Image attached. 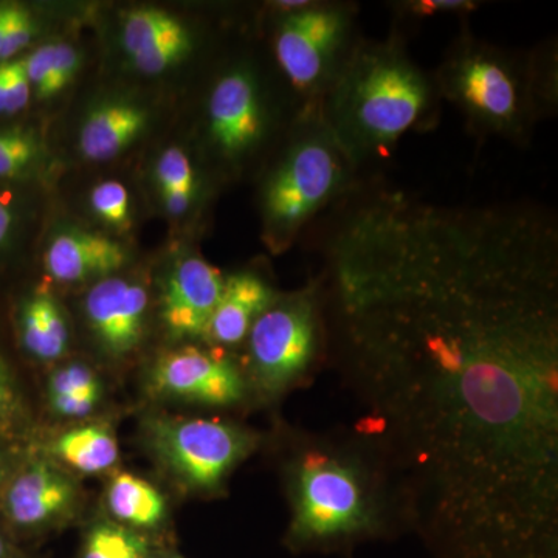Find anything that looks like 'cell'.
Returning <instances> with one entry per match:
<instances>
[{
    "mask_svg": "<svg viewBox=\"0 0 558 558\" xmlns=\"http://www.w3.org/2000/svg\"><path fill=\"white\" fill-rule=\"evenodd\" d=\"M330 354L432 558H558V222L400 194L319 264Z\"/></svg>",
    "mask_w": 558,
    "mask_h": 558,
    "instance_id": "1",
    "label": "cell"
},
{
    "mask_svg": "<svg viewBox=\"0 0 558 558\" xmlns=\"http://www.w3.org/2000/svg\"><path fill=\"white\" fill-rule=\"evenodd\" d=\"M295 554H351L409 534L402 497L387 459L355 429L303 433L286 462Z\"/></svg>",
    "mask_w": 558,
    "mask_h": 558,
    "instance_id": "2",
    "label": "cell"
},
{
    "mask_svg": "<svg viewBox=\"0 0 558 558\" xmlns=\"http://www.w3.org/2000/svg\"><path fill=\"white\" fill-rule=\"evenodd\" d=\"M442 97L435 72L411 57L407 33L360 36L319 102V113L360 171L388 159L403 135L432 131Z\"/></svg>",
    "mask_w": 558,
    "mask_h": 558,
    "instance_id": "3",
    "label": "cell"
},
{
    "mask_svg": "<svg viewBox=\"0 0 558 558\" xmlns=\"http://www.w3.org/2000/svg\"><path fill=\"white\" fill-rule=\"evenodd\" d=\"M435 72L450 102L475 137L527 146L543 120L558 109L557 44L513 50L478 38L461 21Z\"/></svg>",
    "mask_w": 558,
    "mask_h": 558,
    "instance_id": "4",
    "label": "cell"
},
{
    "mask_svg": "<svg viewBox=\"0 0 558 558\" xmlns=\"http://www.w3.org/2000/svg\"><path fill=\"white\" fill-rule=\"evenodd\" d=\"M365 179L323 120L319 108L299 113L260 182L259 209L267 245L274 252L289 248L307 226Z\"/></svg>",
    "mask_w": 558,
    "mask_h": 558,
    "instance_id": "5",
    "label": "cell"
},
{
    "mask_svg": "<svg viewBox=\"0 0 558 558\" xmlns=\"http://www.w3.org/2000/svg\"><path fill=\"white\" fill-rule=\"evenodd\" d=\"M271 10V60L299 113L319 108L360 36L359 7L340 0H281Z\"/></svg>",
    "mask_w": 558,
    "mask_h": 558,
    "instance_id": "6",
    "label": "cell"
},
{
    "mask_svg": "<svg viewBox=\"0 0 558 558\" xmlns=\"http://www.w3.org/2000/svg\"><path fill=\"white\" fill-rule=\"evenodd\" d=\"M248 374L264 399H279L310 380L329 355L325 303L317 278L278 295L248 330Z\"/></svg>",
    "mask_w": 558,
    "mask_h": 558,
    "instance_id": "7",
    "label": "cell"
},
{
    "mask_svg": "<svg viewBox=\"0 0 558 558\" xmlns=\"http://www.w3.org/2000/svg\"><path fill=\"white\" fill-rule=\"evenodd\" d=\"M148 433L161 464L199 492H218L259 444L247 428L207 418H153Z\"/></svg>",
    "mask_w": 558,
    "mask_h": 558,
    "instance_id": "8",
    "label": "cell"
},
{
    "mask_svg": "<svg viewBox=\"0 0 558 558\" xmlns=\"http://www.w3.org/2000/svg\"><path fill=\"white\" fill-rule=\"evenodd\" d=\"M269 94L252 61L231 62L213 80L205 128L209 146L227 167L241 168L269 143L278 124Z\"/></svg>",
    "mask_w": 558,
    "mask_h": 558,
    "instance_id": "9",
    "label": "cell"
},
{
    "mask_svg": "<svg viewBox=\"0 0 558 558\" xmlns=\"http://www.w3.org/2000/svg\"><path fill=\"white\" fill-rule=\"evenodd\" d=\"M150 387L168 398L229 409L247 398L248 380L233 359L186 347L157 360L150 374Z\"/></svg>",
    "mask_w": 558,
    "mask_h": 558,
    "instance_id": "10",
    "label": "cell"
},
{
    "mask_svg": "<svg viewBox=\"0 0 558 558\" xmlns=\"http://www.w3.org/2000/svg\"><path fill=\"white\" fill-rule=\"evenodd\" d=\"M223 279L219 269L199 256H186L175 264L161 300V318L172 337H205L222 295Z\"/></svg>",
    "mask_w": 558,
    "mask_h": 558,
    "instance_id": "11",
    "label": "cell"
},
{
    "mask_svg": "<svg viewBox=\"0 0 558 558\" xmlns=\"http://www.w3.org/2000/svg\"><path fill=\"white\" fill-rule=\"evenodd\" d=\"M87 319L102 348L113 357L130 354L142 339L148 295L135 282L105 278L86 296Z\"/></svg>",
    "mask_w": 558,
    "mask_h": 558,
    "instance_id": "12",
    "label": "cell"
},
{
    "mask_svg": "<svg viewBox=\"0 0 558 558\" xmlns=\"http://www.w3.org/2000/svg\"><path fill=\"white\" fill-rule=\"evenodd\" d=\"M121 44L135 69L159 75L189 58L193 35L168 11L140 7L121 22Z\"/></svg>",
    "mask_w": 558,
    "mask_h": 558,
    "instance_id": "13",
    "label": "cell"
},
{
    "mask_svg": "<svg viewBox=\"0 0 558 558\" xmlns=\"http://www.w3.org/2000/svg\"><path fill=\"white\" fill-rule=\"evenodd\" d=\"M278 293L255 271H236L223 279L222 295L204 339L215 347L244 343L253 323L274 303Z\"/></svg>",
    "mask_w": 558,
    "mask_h": 558,
    "instance_id": "14",
    "label": "cell"
},
{
    "mask_svg": "<svg viewBox=\"0 0 558 558\" xmlns=\"http://www.w3.org/2000/svg\"><path fill=\"white\" fill-rule=\"evenodd\" d=\"M126 250L102 234L69 229L51 240L46 252V269L60 282L109 278L126 263Z\"/></svg>",
    "mask_w": 558,
    "mask_h": 558,
    "instance_id": "15",
    "label": "cell"
},
{
    "mask_svg": "<svg viewBox=\"0 0 558 558\" xmlns=\"http://www.w3.org/2000/svg\"><path fill=\"white\" fill-rule=\"evenodd\" d=\"M73 498L75 487L68 476L46 462H36L11 484L7 510L20 526H43L65 513Z\"/></svg>",
    "mask_w": 558,
    "mask_h": 558,
    "instance_id": "16",
    "label": "cell"
},
{
    "mask_svg": "<svg viewBox=\"0 0 558 558\" xmlns=\"http://www.w3.org/2000/svg\"><path fill=\"white\" fill-rule=\"evenodd\" d=\"M148 113L134 102L105 101L90 110L80 134L84 159L105 161L120 156L145 131Z\"/></svg>",
    "mask_w": 558,
    "mask_h": 558,
    "instance_id": "17",
    "label": "cell"
},
{
    "mask_svg": "<svg viewBox=\"0 0 558 558\" xmlns=\"http://www.w3.org/2000/svg\"><path fill=\"white\" fill-rule=\"evenodd\" d=\"M110 513L123 524L135 529L159 526L167 515L163 495L148 481L120 473L110 483L108 490Z\"/></svg>",
    "mask_w": 558,
    "mask_h": 558,
    "instance_id": "18",
    "label": "cell"
},
{
    "mask_svg": "<svg viewBox=\"0 0 558 558\" xmlns=\"http://www.w3.org/2000/svg\"><path fill=\"white\" fill-rule=\"evenodd\" d=\"M22 340L32 355L57 360L69 347V328L61 307L50 296H33L25 303L21 317Z\"/></svg>",
    "mask_w": 558,
    "mask_h": 558,
    "instance_id": "19",
    "label": "cell"
},
{
    "mask_svg": "<svg viewBox=\"0 0 558 558\" xmlns=\"http://www.w3.org/2000/svg\"><path fill=\"white\" fill-rule=\"evenodd\" d=\"M53 453L83 473H101L119 459V446L108 428L84 425L64 433L53 444Z\"/></svg>",
    "mask_w": 558,
    "mask_h": 558,
    "instance_id": "20",
    "label": "cell"
},
{
    "mask_svg": "<svg viewBox=\"0 0 558 558\" xmlns=\"http://www.w3.org/2000/svg\"><path fill=\"white\" fill-rule=\"evenodd\" d=\"M81 57L68 43H49L24 60L32 89L40 100L54 97L69 86L78 73Z\"/></svg>",
    "mask_w": 558,
    "mask_h": 558,
    "instance_id": "21",
    "label": "cell"
},
{
    "mask_svg": "<svg viewBox=\"0 0 558 558\" xmlns=\"http://www.w3.org/2000/svg\"><path fill=\"white\" fill-rule=\"evenodd\" d=\"M51 409L62 417H84L97 409L101 384L94 371L81 363L58 369L49 381Z\"/></svg>",
    "mask_w": 558,
    "mask_h": 558,
    "instance_id": "22",
    "label": "cell"
},
{
    "mask_svg": "<svg viewBox=\"0 0 558 558\" xmlns=\"http://www.w3.org/2000/svg\"><path fill=\"white\" fill-rule=\"evenodd\" d=\"M81 558H149V546L131 529L101 523L87 534Z\"/></svg>",
    "mask_w": 558,
    "mask_h": 558,
    "instance_id": "23",
    "label": "cell"
},
{
    "mask_svg": "<svg viewBox=\"0 0 558 558\" xmlns=\"http://www.w3.org/2000/svg\"><path fill=\"white\" fill-rule=\"evenodd\" d=\"M481 3L475 0H400L389 3L395 20L392 27L403 33L409 32L417 22L429 17L457 16L459 20H468L470 14L480 9Z\"/></svg>",
    "mask_w": 558,
    "mask_h": 558,
    "instance_id": "24",
    "label": "cell"
},
{
    "mask_svg": "<svg viewBox=\"0 0 558 558\" xmlns=\"http://www.w3.org/2000/svg\"><path fill=\"white\" fill-rule=\"evenodd\" d=\"M43 156V146L31 131H0V178L11 179L28 172Z\"/></svg>",
    "mask_w": 558,
    "mask_h": 558,
    "instance_id": "25",
    "label": "cell"
},
{
    "mask_svg": "<svg viewBox=\"0 0 558 558\" xmlns=\"http://www.w3.org/2000/svg\"><path fill=\"white\" fill-rule=\"evenodd\" d=\"M90 207L95 215L113 229L126 230L131 226L130 191L117 180L98 183L90 193Z\"/></svg>",
    "mask_w": 558,
    "mask_h": 558,
    "instance_id": "26",
    "label": "cell"
},
{
    "mask_svg": "<svg viewBox=\"0 0 558 558\" xmlns=\"http://www.w3.org/2000/svg\"><path fill=\"white\" fill-rule=\"evenodd\" d=\"M156 182L159 185L160 194H196V172H194L189 154L178 146L163 150L156 165Z\"/></svg>",
    "mask_w": 558,
    "mask_h": 558,
    "instance_id": "27",
    "label": "cell"
},
{
    "mask_svg": "<svg viewBox=\"0 0 558 558\" xmlns=\"http://www.w3.org/2000/svg\"><path fill=\"white\" fill-rule=\"evenodd\" d=\"M36 31L38 28H36V22L33 20L31 11L20 5V3H14L5 39H3L2 51H0V61L9 62L11 58L16 57L21 50H24L32 43Z\"/></svg>",
    "mask_w": 558,
    "mask_h": 558,
    "instance_id": "28",
    "label": "cell"
},
{
    "mask_svg": "<svg viewBox=\"0 0 558 558\" xmlns=\"http://www.w3.org/2000/svg\"><path fill=\"white\" fill-rule=\"evenodd\" d=\"M5 64V109L3 113H16L27 108L31 101L32 84L25 72L24 60L3 62Z\"/></svg>",
    "mask_w": 558,
    "mask_h": 558,
    "instance_id": "29",
    "label": "cell"
},
{
    "mask_svg": "<svg viewBox=\"0 0 558 558\" xmlns=\"http://www.w3.org/2000/svg\"><path fill=\"white\" fill-rule=\"evenodd\" d=\"M17 410V395L9 366L0 357V424H5Z\"/></svg>",
    "mask_w": 558,
    "mask_h": 558,
    "instance_id": "30",
    "label": "cell"
},
{
    "mask_svg": "<svg viewBox=\"0 0 558 558\" xmlns=\"http://www.w3.org/2000/svg\"><path fill=\"white\" fill-rule=\"evenodd\" d=\"M13 213L7 207L5 202L0 201V245L9 240L11 229H13Z\"/></svg>",
    "mask_w": 558,
    "mask_h": 558,
    "instance_id": "31",
    "label": "cell"
},
{
    "mask_svg": "<svg viewBox=\"0 0 558 558\" xmlns=\"http://www.w3.org/2000/svg\"><path fill=\"white\" fill-rule=\"evenodd\" d=\"M14 3H0V51H2L3 39H5L7 28L13 11Z\"/></svg>",
    "mask_w": 558,
    "mask_h": 558,
    "instance_id": "32",
    "label": "cell"
},
{
    "mask_svg": "<svg viewBox=\"0 0 558 558\" xmlns=\"http://www.w3.org/2000/svg\"><path fill=\"white\" fill-rule=\"evenodd\" d=\"M5 109V64H0V113Z\"/></svg>",
    "mask_w": 558,
    "mask_h": 558,
    "instance_id": "33",
    "label": "cell"
},
{
    "mask_svg": "<svg viewBox=\"0 0 558 558\" xmlns=\"http://www.w3.org/2000/svg\"><path fill=\"white\" fill-rule=\"evenodd\" d=\"M5 556V545H3V539L0 538V558H3Z\"/></svg>",
    "mask_w": 558,
    "mask_h": 558,
    "instance_id": "34",
    "label": "cell"
},
{
    "mask_svg": "<svg viewBox=\"0 0 558 558\" xmlns=\"http://www.w3.org/2000/svg\"><path fill=\"white\" fill-rule=\"evenodd\" d=\"M170 558H182V557H178V556H175V557H170Z\"/></svg>",
    "mask_w": 558,
    "mask_h": 558,
    "instance_id": "35",
    "label": "cell"
}]
</instances>
